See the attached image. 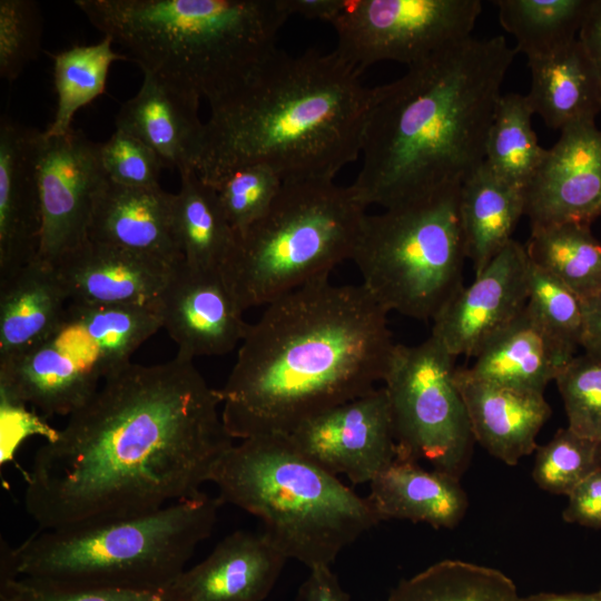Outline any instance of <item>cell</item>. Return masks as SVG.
Returning <instances> with one entry per match:
<instances>
[{
	"label": "cell",
	"instance_id": "cell-1",
	"mask_svg": "<svg viewBox=\"0 0 601 601\" xmlns=\"http://www.w3.org/2000/svg\"><path fill=\"white\" fill-rule=\"evenodd\" d=\"M194 359L127 363L51 431L26 473L39 530L138 515L195 497L234 445Z\"/></svg>",
	"mask_w": 601,
	"mask_h": 601
},
{
	"label": "cell",
	"instance_id": "cell-2",
	"mask_svg": "<svg viewBox=\"0 0 601 601\" xmlns=\"http://www.w3.org/2000/svg\"><path fill=\"white\" fill-rule=\"evenodd\" d=\"M388 312L362 285L317 278L265 305L217 388L233 439L289 435L375 390L396 343Z\"/></svg>",
	"mask_w": 601,
	"mask_h": 601
},
{
	"label": "cell",
	"instance_id": "cell-3",
	"mask_svg": "<svg viewBox=\"0 0 601 601\" xmlns=\"http://www.w3.org/2000/svg\"><path fill=\"white\" fill-rule=\"evenodd\" d=\"M516 53L503 36L470 37L375 87L351 185L359 200L388 209L461 187L484 161Z\"/></svg>",
	"mask_w": 601,
	"mask_h": 601
},
{
	"label": "cell",
	"instance_id": "cell-4",
	"mask_svg": "<svg viewBox=\"0 0 601 601\" xmlns=\"http://www.w3.org/2000/svg\"><path fill=\"white\" fill-rule=\"evenodd\" d=\"M335 51L276 50L230 98L210 108L196 168L211 184L264 165L283 181L334 179L361 155L375 87Z\"/></svg>",
	"mask_w": 601,
	"mask_h": 601
},
{
	"label": "cell",
	"instance_id": "cell-5",
	"mask_svg": "<svg viewBox=\"0 0 601 601\" xmlns=\"http://www.w3.org/2000/svg\"><path fill=\"white\" fill-rule=\"evenodd\" d=\"M129 60L216 107L277 49L283 0H76Z\"/></svg>",
	"mask_w": 601,
	"mask_h": 601
},
{
	"label": "cell",
	"instance_id": "cell-6",
	"mask_svg": "<svg viewBox=\"0 0 601 601\" xmlns=\"http://www.w3.org/2000/svg\"><path fill=\"white\" fill-rule=\"evenodd\" d=\"M223 502L201 494L104 522L39 530L1 543L0 578L139 591L164 590L213 532Z\"/></svg>",
	"mask_w": 601,
	"mask_h": 601
},
{
	"label": "cell",
	"instance_id": "cell-7",
	"mask_svg": "<svg viewBox=\"0 0 601 601\" xmlns=\"http://www.w3.org/2000/svg\"><path fill=\"white\" fill-rule=\"evenodd\" d=\"M218 497L257 516L286 556L331 566L346 546L381 521L366 497L304 455L288 435L242 440L217 463Z\"/></svg>",
	"mask_w": 601,
	"mask_h": 601
},
{
	"label": "cell",
	"instance_id": "cell-8",
	"mask_svg": "<svg viewBox=\"0 0 601 601\" xmlns=\"http://www.w3.org/2000/svg\"><path fill=\"white\" fill-rule=\"evenodd\" d=\"M366 208L351 185L334 179L283 181L267 213L237 235L223 268L242 309L265 306L351 259Z\"/></svg>",
	"mask_w": 601,
	"mask_h": 601
},
{
	"label": "cell",
	"instance_id": "cell-9",
	"mask_svg": "<svg viewBox=\"0 0 601 601\" xmlns=\"http://www.w3.org/2000/svg\"><path fill=\"white\" fill-rule=\"evenodd\" d=\"M459 194L460 187L366 215L351 260L388 313L433 321L464 286Z\"/></svg>",
	"mask_w": 601,
	"mask_h": 601
},
{
	"label": "cell",
	"instance_id": "cell-10",
	"mask_svg": "<svg viewBox=\"0 0 601 601\" xmlns=\"http://www.w3.org/2000/svg\"><path fill=\"white\" fill-rule=\"evenodd\" d=\"M455 359L432 335L417 345L396 344L383 387L396 459L425 461L461 479L475 440L454 381Z\"/></svg>",
	"mask_w": 601,
	"mask_h": 601
},
{
	"label": "cell",
	"instance_id": "cell-11",
	"mask_svg": "<svg viewBox=\"0 0 601 601\" xmlns=\"http://www.w3.org/2000/svg\"><path fill=\"white\" fill-rule=\"evenodd\" d=\"M480 0H346L331 22L334 50L361 72L381 61L408 67L471 37Z\"/></svg>",
	"mask_w": 601,
	"mask_h": 601
},
{
	"label": "cell",
	"instance_id": "cell-12",
	"mask_svg": "<svg viewBox=\"0 0 601 601\" xmlns=\"http://www.w3.org/2000/svg\"><path fill=\"white\" fill-rule=\"evenodd\" d=\"M36 169L42 211L38 259L55 266L87 240L95 197L108 179L100 144L75 129L59 137L40 131Z\"/></svg>",
	"mask_w": 601,
	"mask_h": 601
},
{
	"label": "cell",
	"instance_id": "cell-13",
	"mask_svg": "<svg viewBox=\"0 0 601 601\" xmlns=\"http://www.w3.org/2000/svg\"><path fill=\"white\" fill-rule=\"evenodd\" d=\"M288 437L313 462L354 484L371 483L396 457L383 386L306 420Z\"/></svg>",
	"mask_w": 601,
	"mask_h": 601
},
{
	"label": "cell",
	"instance_id": "cell-14",
	"mask_svg": "<svg viewBox=\"0 0 601 601\" xmlns=\"http://www.w3.org/2000/svg\"><path fill=\"white\" fill-rule=\"evenodd\" d=\"M523 193L531 228L591 225L601 217V130L595 122L561 130Z\"/></svg>",
	"mask_w": 601,
	"mask_h": 601
},
{
	"label": "cell",
	"instance_id": "cell-15",
	"mask_svg": "<svg viewBox=\"0 0 601 601\" xmlns=\"http://www.w3.org/2000/svg\"><path fill=\"white\" fill-rule=\"evenodd\" d=\"M162 328L189 358L220 356L243 342L249 324L221 270L177 263L157 299Z\"/></svg>",
	"mask_w": 601,
	"mask_h": 601
},
{
	"label": "cell",
	"instance_id": "cell-16",
	"mask_svg": "<svg viewBox=\"0 0 601 601\" xmlns=\"http://www.w3.org/2000/svg\"><path fill=\"white\" fill-rule=\"evenodd\" d=\"M529 257L512 239L435 316L431 335L455 357H475L526 306Z\"/></svg>",
	"mask_w": 601,
	"mask_h": 601
},
{
	"label": "cell",
	"instance_id": "cell-17",
	"mask_svg": "<svg viewBox=\"0 0 601 601\" xmlns=\"http://www.w3.org/2000/svg\"><path fill=\"white\" fill-rule=\"evenodd\" d=\"M104 381L101 372L59 335L0 359L2 405H31L47 416H69Z\"/></svg>",
	"mask_w": 601,
	"mask_h": 601
},
{
	"label": "cell",
	"instance_id": "cell-18",
	"mask_svg": "<svg viewBox=\"0 0 601 601\" xmlns=\"http://www.w3.org/2000/svg\"><path fill=\"white\" fill-rule=\"evenodd\" d=\"M40 131L0 121V278L39 257L42 211L36 152Z\"/></svg>",
	"mask_w": 601,
	"mask_h": 601
},
{
	"label": "cell",
	"instance_id": "cell-19",
	"mask_svg": "<svg viewBox=\"0 0 601 601\" xmlns=\"http://www.w3.org/2000/svg\"><path fill=\"white\" fill-rule=\"evenodd\" d=\"M175 265L87 239L55 267L69 303L115 305L156 302Z\"/></svg>",
	"mask_w": 601,
	"mask_h": 601
},
{
	"label": "cell",
	"instance_id": "cell-20",
	"mask_svg": "<svg viewBox=\"0 0 601 601\" xmlns=\"http://www.w3.org/2000/svg\"><path fill=\"white\" fill-rule=\"evenodd\" d=\"M286 561L264 532L236 531L170 587L179 601H263Z\"/></svg>",
	"mask_w": 601,
	"mask_h": 601
},
{
	"label": "cell",
	"instance_id": "cell-21",
	"mask_svg": "<svg viewBox=\"0 0 601 601\" xmlns=\"http://www.w3.org/2000/svg\"><path fill=\"white\" fill-rule=\"evenodd\" d=\"M454 381L474 440L490 454L515 465L536 450V436L552 413L543 393L477 378L467 367H456Z\"/></svg>",
	"mask_w": 601,
	"mask_h": 601
},
{
	"label": "cell",
	"instance_id": "cell-22",
	"mask_svg": "<svg viewBox=\"0 0 601 601\" xmlns=\"http://www.w3.org/2000/svg\"><path fill=\"white\" fill-rule=\"evenodd\" d=\"M139 91L127 100L116 116L122 128L150 147L165 167L179 174L196 170L204 138L198 117L200 99L142 71Z\"/></svg>",
	"mask_w": 601,
	"mask_h": 601
},
{
	"label": "cell",
	"instance_id": "cell-23",
	"mask_svg": "<svg viewBox=\"0 0 601 601\" xmlns=\"http://www.w3.org/2000/svg\"><path fill=\"white\" fill-rule=\"evenodd\" d=\"M173 194L107 179L91 210L87 239L169 264L183 260L171 230Z\"/></svg>",
	"mask_w": 601,
	"mask_h": 601
},
{
	"label": "cell",
	"instance_id": "cell-24",
	"mask_svg": "<svg viewBox=\"0 0 601 601\" xmlns=\"http://www.w3.org/2000/svg\"><path fill=\"white\" fill-rule=\"evenodd\" d=\"M575 356L544 329L528 303L475 355L469 372L481 380L523 391L543 393Z\"/></svg>",
	"mask_w": 601,
	"mask_h": 601
},
{
	"label": "cell",
	"instance_id": "cell-25",
	"mask_svg": "<svg viewBox=\"0 0 601 601\" xmlns=\"http://www.w3.org/2000/svg\"><path fill=\"white\" fill-rule=\"evenodd\" d=\"M68 305L56 267L40 259L0 278V359L56 336Z\"/></svg>",
	"mask_w": 601,
	"mask_h": 601
},
{
	"label": "cell",
	"instance_id": "cell-26",
	"mask_svg": "<svg viewBox=\"0 0 601 601\" xmlns=\"http://www.w3.org/2000/svg\"><path fill=\"white\" fill-rule=\"evenodd\" d=\"M366 496L380 521L397 519L452 529L464 518L467 496L460 479L418 462L394 459L370 483Z\"/></svg>",
	"mask_w": 601,
	"mask_h": 601
},
{
	"label": "cell",
	"instance_id": "cell-27",
	"mask_svg": "<svg viewBox=\"0 0 601 601\" xmlns=\"http://www.w3.org/2000/svg\"><path fill=\"white\" fill-rule=\"evenodd\" d=\"M528 65L531 88L526 96L548 127L561 131L594 122L601 112V78L579 38Z\"/></svg>",
	"mask_w": 601,
	"mask_h": 601
},
{
	"label": "cell",
	"instance_id": "cell-28",
	"mask_svg": "<svg viewBox=\"0 0 601 601\" xmlns=\"http://www.w3.org/2000/svg\"><path fill=\"white\" fill-rule=\"evenodd\" d=\"M162 328L158 302L81 305L69 303L60 334L77 345L105 377Z\"/></svg>",
	"mask_w": 601,
	"mask_h": 601
},
{
	"label": "cell",
	"instance_id": "cell-29",
	"mask_svg": "<svg viewBox=\"0 0 601 601\" xmlns=\"http://www.w3.org/2000/svg\"><path fill=\"white\" fill-rule=\"evenodd\" d=\"M459 211L466 257L477 276L511 242L524 215V193L483 164L461 185Z\"/></svg>",
	"mask_w": 601,
	"mask_h": 601
},
{
	"label": "cell",
	"instance_id": "cell-30",
	"mask_svg": "<svg viewBox=\"0 0 601 601\" xmlns=\"http://www.w3.org/2000/svg\"><path fill=\"white\" fill-rule=\"evenodd\" d=\"M180 175L171 197V230L184 260L196 267L221 270L237 233L227 220L215 189L196 170Z\"/></svg>",
	"mask_w": 601,
	"mask_h": 601
},
{
	"label": "cell",
	"instance_id": "cell-31",
	"mask_svg": "<svg viewBox=\"0 0 601 601\" xmlns=\"http://www.w3.org/2000/svg\"><path fill=\"white\" fill-rule=\"evenodd\" d=\"M524 247L533 265L559 279L581 299L601 292V242L590 225L531 228Z\"/></svg>",
	"mask_w": 601,
	"mask_h": 601
},
{
	"label": "cell",
	"instance_id": "cell-32",
	"mask_svg": "<svg viewBox=\"0 0 601 601\" xmlns=\"http://www.w3.org/2000/svg\"><path fill=\"white\" fill-rule=\"evenodd\" d=\"M526 95L502 93L489 129L484 164L500 179L524 191L545 150L538 142Z\"/></svg>",
	"mask_w": 601,
	"mask_h": 601
},
{
	"label": "cell",
	"instance_id": "cell-33",
	"mask_svg": "<svg viewBox=\"0 0 601 601\" xmlns=\"http://www.w3.org/2000/svg\"><path fill=\"white\" fill-rule=\"evenodd\" d=\"M387 601H523L503 572L461 560H442L402 580Z\"/></svg>",
	"mask_w": 601,
	"mask_h": 601
},
{
	"label": "cell",
	"instance_id": "cell-34",
	"mask_svg": "<svg viewBox=\"0 0 601 601\" xmlns=\"http://www.w3.org/2000/svg\"><path fill=\"white\" fill-rule=\"evenodd\" d=\"M591 0H497L499 20L528 61L552 55L579 33Z\"/></svg>",
	"mask_w": 601,
	"mask_h": 601
},
{
	"label": "cell",
	"instance_id": "cell-35",
	"mask_svg": "<svg viewBox=\"0 0 601 601\" xmlns=\"http://www.w3.org/2000/svg\"><path fill=\"white\" fill-rule=\"evenodd\" d=\"M114 42L104 37L88 46H73L51 55L57 108L43 135L59 137L68 134L76 112L106 90L109 69L115 61L128 59L112 49Z\"/></svg>",
	"mask_w": 601,
	"mask_h": 601
},
{
	"label": "cell",
	"instance_id": "cell-36",
	"mask_svg": "<svg viewBox=\"0 0 601 601\" xmlns=\"http://www.w3.org/2000/svg\"><path fill=\"white\" fill-rule=\"evenodd\" d=\"M599 470L601 442L581 436L566 426L536 447L532 477L542 490L568 496Z\"/></svg>",
	"mask_w": 601,
	"mask_h": 601
},
{
	"label": "cell",
	"instance_id": "cell-37",
	"mask_svg": "<svg viewBox=\"0 0 601 601\" xmlns=\"http://www.w3.org/2000/svg\"><path fill=\"white\" fill-rule=\"evenodd\" d=\"M210 185L224 214L237 233H244L270 208L282 178L269 167L255 164L236 168Z\"/></svg>",
	"mask_w": 601,
	"mask_h": 601
},
{
	"label": "cell",
	"instance_id": "cell-38",
	"mask_svg": "<svg viewBox=\"0 0 601 601\" xmlns=\"http://www.w3.org/2000/svg\"><path fill=\"white\" fill-rule=\"evenodd\" d=\"M528 305L550 336L575 354L583 334L582 299L531 262L528 270Z\"/></svg>",
	"mask_w": 601,
	"mask_h": 601
},
{
	"label": "cell",
	"instance_id": "cell-39",
	"mask_svg": "<svg viewBox=\"0 0 601 601\" xmlns=\"http://www.w3.org/2000/svg\"><path fill=\"white\" fill-rule=\"evenodd\" d=\"M563 400L568 427L601 442V361L575 355L554 380Z\"/></svg>",
	"mask_w": 601,
	"mask_h": 601
},
{
	"label": "cell",
	"instance_id": "cell-40",
	"mask_svg": "<svg viewBox=\"0 0 601 601\" xmlns=\"http://www.w3.org/2000/svg\"><path fill=\"white\" fill-rule=\"evenodd\" d=\"M41 33L42 18L36 1H0L1 78L16 80L24 67L38 57Z\"/></svg>",
	"mask_w": 601,
	"mask_h": 601
},
{
	"label": "cell",
	"instance_id": "cell-41",
	"mask_svg": "<svg viewBox=\"0 0 601 601\" xmlns=\"http://www.w3.org/2000/svg\"><path fill=\"white\" fill-rule=\"evenodd\" d=\"M0 601H179L171 587L139 591L67 585L23 577L0 578Z\"/></svg>",
	"mask_w": 601,
	"mask_h": 601
},
{
	"label": "cell",
	"instance_id": "cell-42",
	"mask_svg": "<svg viewBox=\"0 0 601 601\" xmlns=\"http://www.w3.org/2000/svg\"><path fill=\"white\" fill-rule=\"evenodd\" d=\"M100 159L107 178L118 185L157 189L165 167L161 158L145 142L116 127L110 138L100 144Z\"/></svg>",
	"mask_w": 601,
	"mask_h": 601
},
{
	"label": "cell",
	"instance_id": "cell-43",
	"mask_svg": "<svg viewBox=\"0 0 601 601\" xmlns=\"http://www.w3.org/2000/svg\"><path fill=\"white\" fill-rule=\"evenodd\" d=\"M562 518L568 523L601 529V470L590 475L568 495Z\"/></svg>",
	"mask_w": 601,
	"mask_h": 601
},
{
	"label": "cell",
	"instance_id": "cell-44",
	"mask_svg": "<svg viewBox=\"0 0 601 601\" xmlns=\"http://www.w3.org/2000/svg\"><path fill=\"white\" fill-rule=\"evenodd\" d=\"M299 595V601H351L331 566L311 569Z\"/></svg>",
	"mask_w": 601,
	"mask_h": 601
},
{
	"label": "cell",
	"instance_id": "cell-45",
	"mask_svg": "<svg viewBox=\"0 0 601 601\" xmlns=\"http://www.w3.org/2000/svg\"><path fill=\"white\" fill-rule=\"evenodd\" d=\"M584 354L601 361V292L582 299Z\"/></svg>",
	"mask_w": 601,
	"mask_h": 601
},
{
	"label": "cell",
	"instance_id": "cell-46",
	"mask_svg": "<svg viewBox=\"0 0 601 601\" xmlns=\"http://www.w3.org/2000/svg\"><path fill=\"white\" fill-rule=\"evenodd\" d=\"M578 38L601 78V0L590 1Z\"/></svg>",
	"mask_w": 601,
	"mask_h": 601
},
{
	"label": "cell",
	"instance_id": "cell-47",
	"mask_svg": "<svg viewBox=\"0 0 601 601\" xmlns=\"http://www.w3.org/2000/svg\"><path fill=\"white\" fill-rule=\"evenodd\" d=\"M289 17L298 14L331 23L342 11L346 0H283Z\"/></svg>",
	"mask_w": 601,
	"mask_h": 601
},
{
	"label": "cell",
	"instance_id": "cell-48",
	"mask_svg": "<svg viewBox=\"0 0 601 601\" xmlns=\"http://www.w3.org/2000/svg\"><path fill=\"white\" fill-rule=\"evenodd\" d=\"M523 601H601V597L595 593H553L541 592L529 597H523Z\"/></svg>",
	"mask_w": 601,
	"mask_h": 601
},
{
	"label": "cell",
	"instance_id": "cell-49",
	"mask_svg": "<svg viewBox=\"0 0 601 601\" xmlns=\"http://www.w3.org/2000/svg\"><path fill=\"white\" fill-rule=\"evenodd\" d=\"M597 593L601 597V588L599 589V591Z\"/></svg>",
	"mask_w": 601,
	"mask_h": 601
}]
</instances>
